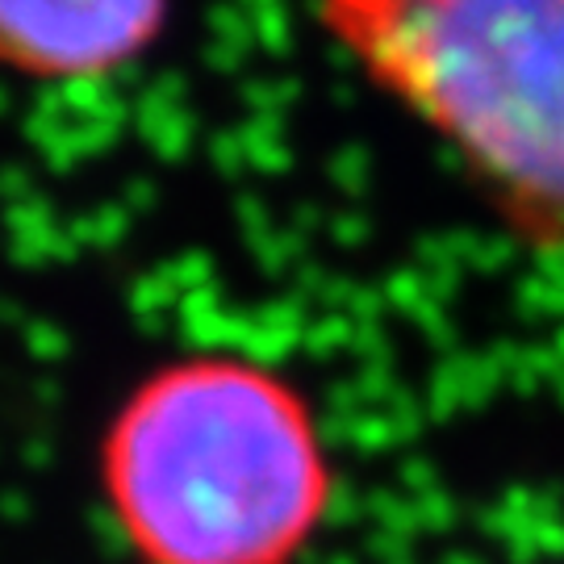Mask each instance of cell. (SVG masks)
<instances>
[{
  "instance_id": "6da1fadb",
  "label": "cell",
  "mask_w": 564,
  "mask_h": 564,
  "mask_svg": "<svg viewBox=\"0 0 564 564\" xmlns=\"http://www.w3.org/2000/svg\"><path fill=\"white\" fill-rule=\"evenodd\" d=\"M139 564H293L330 510V456L302 389L242 356L147 372L97 452Z\"/></svg>"
},
{
  "instance_id": "7a4b0ae2",
  "label": "cell",
  "mask_w": 564,
  "mask_h": 564,
  "mask_svg": "<svg viewBox=\"0 0 564 564\" xmlns=\"http://www.w3.org/2000/svg\"><path fill=\"white\" fill-rule=\"evenodd\" d=\"M318 13L527 239L564 247V0H318Z\"/></svg>"
},
{
  "instance_id": "3957f363",
  "label": "cell",
  "mask_w": 564,
  "mask_h": 564,
  "mask_svg": "<svg viewBox=\"0 0 564 564\" xmlns=\"http://www.w3.org/2000/svg\"><path fill=\"white\" fill-rule=\"evenodd\" d=\"M172 0H0V67L30 80H101L163 39Z\"/></svg>"
}]
</instances>
